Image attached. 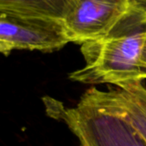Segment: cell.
I'll return each mask as SVG.
<instances>
[{
	"label": "cell",
	"mask_w": 146,
	"mask_h": 146,
	"mask_svg": "<svg viewBox=\"0 0 146 146\" xmlns=\"http://www.w3.org/2000/svg\"><path fill=\"white\" fill-rule=\"evenodd\" d=\"M146 41V0H134L127 13L104 37L81 44L86 64L69 80L118 88L145 80L141 56Z\"/></svg>",
	"instance_id": "1"
},
{
	"label": "cell",
	"mask_w": 146,
	"mask_h": 146,
	"mask_svg": "<svg viewBox=\"0 0 146 146\" xmlns=\"http://www.w3.org/2000/svg\"><path fill=\"white\" fill-rule=\"evenodd\" d=\"M43 101L47 115L65 123L80 146H146L144 137L104 91L92 87L72 107L52 98Z\"/></svg>",
	"instance_id": "2"
},
{
	"label": "cell",
	"mask_w": 146,
	"mask_h": 146,
	"mask_svg": "<svg viewBox=\"0 0 146 146\" xmlns=\"http://www.w3.org/2000/svg\"><path fill=\"white\" fill-rule=\"evenodd\" d=\"M70 42L64 21L0 11V51L52 52Z\"/></svg>",
	"instance_id": "3"
},
{
	"label": "cell",
	"mask_w": 146,
	"mask_h": 146,
	"mask_svg": "<svg viewBox=\"0 0 146 146\" xmlns=\"http://www.w3.org/2000/svg\"><path fill=\"white\" fill-rule=\"evenodd\" d=\"M134 0H80L64 21L70 42L83 44L105 36Z\"/></svg>",
	"instance_id": "4"
},
{
	"label": "cell",
	"mask_w": 146,
	"mask_h": 146,
	"mask_svg": "<svg viewBox=\"0 0 146 146\" xmlns=\"http://www.w3.org/2000/svg\"><path fill=\"white\" fill-rule=\"evenodd\" d=\"M104 94L146 140V88L143 81H136L116 90L104 91Z\"/></svg>",
	"instance_id": "5"
},
{
	"label": "cell",
	"mask_w": 146,
	"mask_h": 146,
	"mask_svg": "<svg viewBox=\"0 0 146 146\" xmlns=\"http://www.w3.org/2000/svg\"><path fill=\"white\" fill-rule=\"evenodd\" d=\"M80 0H0V11L65 21Z\"/></svg>",
	"instance_id": "6"
},
{
	"label": "cell",
	"mask_w": 146,
	"mask_h": 146,
	"mask_svg": "<svg viewBox=\"0 0 146 146\" xmlns=\"http://www.w3.org/2000/svg\"><path fill=\"white\" fill-rule=\"evenodd\" d=\"M141 67L145 72L146 77V41L144 46V50H143V53H142V56H141Z\"/></svg>",
	"instance_id": "7"
}]
</instances>
